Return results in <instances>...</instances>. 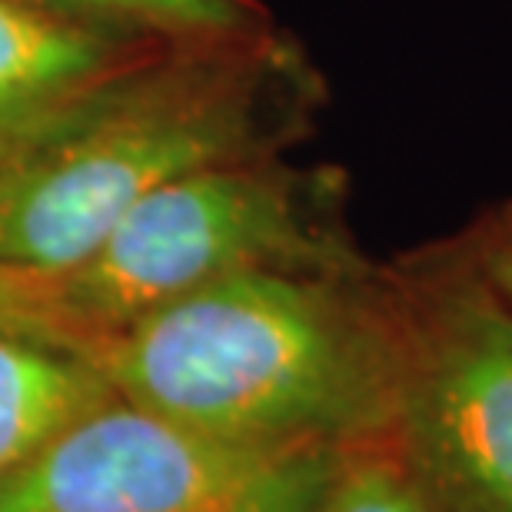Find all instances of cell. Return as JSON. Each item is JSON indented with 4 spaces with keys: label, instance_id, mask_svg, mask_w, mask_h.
<instances>
[{
    "label": "cell",
    "instance_id": "obj_1",
    "mask_svg": "<svg viewBox=\"0 0 512 512\" xmlns=\"http://www.w3.org/2000/svg\"><path fill=\"white\" fill-rule=\"evenodd\" d=\"M117 396L266 449L383 446L399 373L386 263L230 273L94 346Z\"/></svg>",
    "mask_w": 512,
    "mask_h": 512
},
{
    "label": "cell",
    "instance_id": "obj_2",
    "mask_svg": "<svg viewBox=\"0 0 512 512\" xmlns=\"http://www.w3.org/2000/svg\"><path fill=\"white\" fill-rule=\"evenodd\" d=\"M310 104L313 74L273 30L240 44L170 47L0 163V260L60 280L163 183L276 157Z\"/></svg>",
    "mask_w": 512,
    "mask_h": 512
},
{
    "label": "cell",
    "instance_id": "obj_3",
    "mask_svg": "<svg viewBox=\"0 0 512 512\" xmlns=\"http://www.w3.org/2000/svg\"><path fill=\"white\" fill-rule=\"evenodd\" d=\"M340 187L326 173L253 157L190 170L147 193L104 243L54 280L70 330L94 353L170 300L266 266H356Z\"/></svg>",
    "mask_w": 512,
    "mask_h": 512
},
{
    "label": "cell",
    "instance_id": "obj_4",
    "mask_svg": "<svg viewBox=\"0 0 512 512\" xmlns=\"http://www.w3.org/2000/svg\"><path fill=\"white\" fill-rule=\"evenodd\" d=\"M386 270L399 373L383 449L429 512H512V300L456 237Z\"/></svg>",
    "mask_w": 512,
    "mask_h": 512
},
{
    "label": "cell",
    "instance_id": "obj_5",
    "mask_svg": "<svg viewBox=\"0 0 512 512\" xmlns=\"http://www.w3.org/2000/svg\"><path fill=\"white\" fill-rule=\"evenodd\" d=\"M343 456L233 443L114 393L0 479V512H316Z\"/></svg>",
    "mask_w": 512,
    "mask_h": 512
},
{
    "label": "cell",
    "instance_id": "obj_6",
    "mask_svg": "<svg viewBox=\"0 0 512 512\" xmlns=\"http://www.w3.org/2000/svg\"><path fill=\"white\" fill-rule=\"evenodd\" d=\"M157 44L84 27L0 0V163L20 157L130 70Z\"/></svg>",
    "mask_w": 512,
    "mask_h": 512
},
{
    "label": "cell",
    "instance_id": "obj_7",
    "mask_svg": "<svg viewBox=\"0 0 512 512\" xmlns=\"http://www.w3.org/2000/svg\"><path fill=\"white\" fill-rule=\"evenodd\" d=\"M110 396L87 353L0 333V479Z\"/></svg>",
    "mask_w": 512,
    "mask_h": 512
},
{
    "label": "cell",
    "instance_id": "obj_8",
    "mask_svg": "<svg viewBox=\"0 0 512 512\" xmlns=\"http://www.w3.org/2000/svg\"><path fill=\"white\" fill-rule=\"evenodd\" d=\"M40 14L163 47H217L270 34L256 0H20Z\"/></svg>",
    "mask_w": 512,
    "mask_h": 512
},
{
    "label": "cell",
    "instance_id": "obj_9",
    "mask_svg": "<svg viewBox=\"0 0 512 512\" xmlns=\"http://www.w3.org/2000/svg\"><path fill=\"white\" fill-rule=\"evenodd\" d=\"M316 512H429V506L383 446H366L343 456Z\"/></svg>",
    "mask_w": 512,
    "mask_h": 512
},
{
    "label": "cell",
    "instance_id": "obj_10",
    "mask_svg": "<svg viewBox=\"0 0 512 512\" xmlns=\"http://www.w3.org/2000/svg\"><path fill=\"white\" fill-rule=\"evenodd\" d=\"M0 333L87 353L84 343L77 340V333L64 320V313H60L54 280L17 270L4 260H0Z\"/></svg>",
    "mask_w": 512,
    "mask_h": 512
},
{
    "label": "cell",
    "instance_id": "obj_11",
    "mask_svg": "<svg viewBox=\"0 0 512 512\" xmlns=\"http://www.w3.org/2000/svg\"><path fill=\"white\" fill-rule=\"evenodd\" d=\"M453 237L479 266V273L512 300V197L479 210Z\"/></svg>",
    "mask_w": 512,
    "mask_h": 512
}]
</instances>
